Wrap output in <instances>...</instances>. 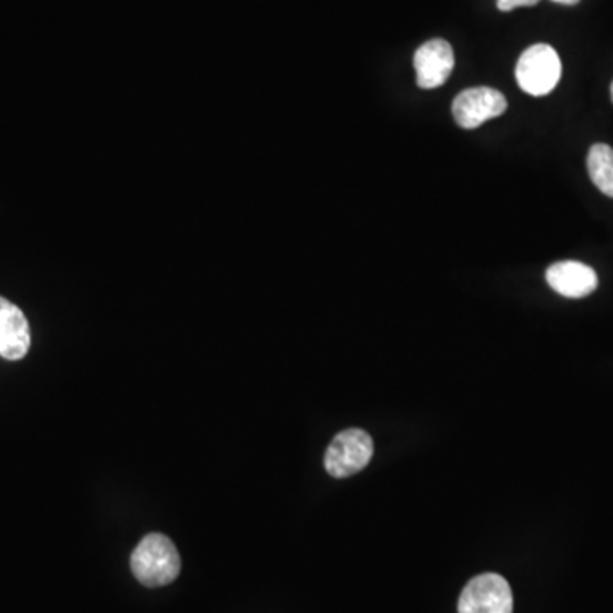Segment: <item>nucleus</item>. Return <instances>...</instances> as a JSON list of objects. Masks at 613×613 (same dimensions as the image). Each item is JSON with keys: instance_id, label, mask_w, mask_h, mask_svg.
Instances as JSON below:
<instances>
[{"instance_id": "1", "label": "nucleus", "mask_w": 613, "mask_h": 613, "mask_svg": "<svg viewBox=\"0 0 613 613\" xmlns=\"http://www.w3.org/2000/svg\"><path fill=\"white\" fill-rule=\"evenodd\" d=\"M132 571L145 586H165L179 576L181 557L169 536L149 533L132 554Z\"/></svg>"}, {"instance_id": "2", "label": "nucleus", "mask_w": 613, "mask_h": 613, "mask_svg": "<svg viewBox=\"0 0 613 613\" xmlns=\"http://www.w3.org/2000/svg\"><path fill=\"white\" fill-rule=\"evenodd\" d=\"M561 59L551 44L539 43L526 48L516 62V82L530 96H545L554 91L561 81Z\"/></svg>"}, {"instance_id": "3", "label": "nucleus", "mask_w": 613, "mask_h": 613, "mask_svg": "<svg viewBox=\"0 0 613 613\" xmlns=\"http://www.w3.org/2000/svg\"><path fill=\"white\" fill-rule=\"evenodd\" d=\"M373 442L366 431L351 428L332 440L324 456L325 471L332 478L343 479L358 474L370 464Z\"/></svg>"}, {"instance_id": "4", "label": "nucleus", "mask_w": 613, "mask_h": 613, "mask_svg": "<svg viewBox=\"0 0 613 613\" xmlns=\"http://www.w3.org/2000/svg\"><path fill=\"white\" fill-rule=\"evenodd\" d=\"M459 613H513L510 584L500 574L475 576L460 595Z\"/></svg>"}, {"instance_id": "5", "label": "nucleus", "mask_w": 613, "mask_h": 613, "mask_svg": "<svg viewBox=\"0 0 613 613\" xmlns=\"http://www.w3.org/2000/svg\"><path fill=\"white\" fill-rule=\"evenodd\" d=\"M504 94L493 88L465 89L453 101L452 113L459 127L474 130L488 120L501 117L506 111Z\"/></svg>"}, {"instance_id": "6", "label": "nucleus", "mask_w": 613, "mask_h": 613, "mask_svg": "<svg viewBox=\"0 0 613 613\" xmlns=\"http://www.w3.org/2000/svg\"><path fill=\"white\" fill-rule=\"evenodd\" d=\"M455 57L449 41L442 38L426 41L414 53L416 82L421 89H436L452 76Z\"/></svg>"}, {"instance_id": "7", "label": "nucleus", "mask_w": 613, "mask_h": 613, "mask_svg": "<svg viewBox=\"0 0 613 613\" xmlns=\"http://www.w3.org/2000/svg\"><path fill=\"white\" fill-rule=\"evenodd\" d=\"M545 278L549 287L566 299H583L592 295L599 287L595 270L580 261H559L549 268Z\"/></svg>"}, {"instance_id": "8", "label": "nucleus", "mask_w": 613, "mask_h": 613, "mask_svg": "<svg viewBox=\"0 0 613 613\" xmlns=\"http://www.w3.org/2000/svg\"><path fill=\"white\" fill-rule=\"evenodd\" d=\"M31 346L28 319L21 309L0 297V356L6 360H21Z\"/></svg>"}, {"instance_id": "9", "label": "nucleus", "mask_w": 613, "mask_h": 613, "mask_svg": "<svg viewBox=\"0 0 613 613\" xmlns=\"http://www.w3.org/2000/svg\"><path fill=\"white\" fill-rule=\"evenodd\" d=\"M587 172L593 184L606 197L613 198V149L595 143L587 153Z\"/></svg>"}, {"instance_id": "10", "label": "nucleus", "mask_w": 613, "mask_h": 613, "mask_svg": "<svg viewBox=\"0 0 613 613\" xmlns=\"http://www.w3.org/2000/svg\"><path fill=\"white\" fill-rule=\"evenodd\" d=\"M541 0H498V9L501 12L515 11L519 8H530V6L539 4Z\"/></svg>"}, {"instance_id": "11", "label": "nucleus", "mask_w": 613, "mask_h": 613, "mask_svg": "<svg viewBox=\"0 0 613 613\" xmlns=\"http://www.w3.org/2000/svg\"><path fill=\"white\" fill-rule=\"evenodd\" d=\"M552 2H557L562 6H576L580 0H552Z\"/></svg>"}, {"instance_id": "12", "label": "nucleus", "mask_w": 613, "mask_h": 613, "mask_svg": "<svg viewBox=\"0 0 613 613\" xmlns=\"http://www.w3.org/2000/svg\"><path fill=\"white\" fill-rule=\"evenodd\" d=\"M610 98H612V102H613V82H612V86H610Z\"/></svg>"}]
</instances>
